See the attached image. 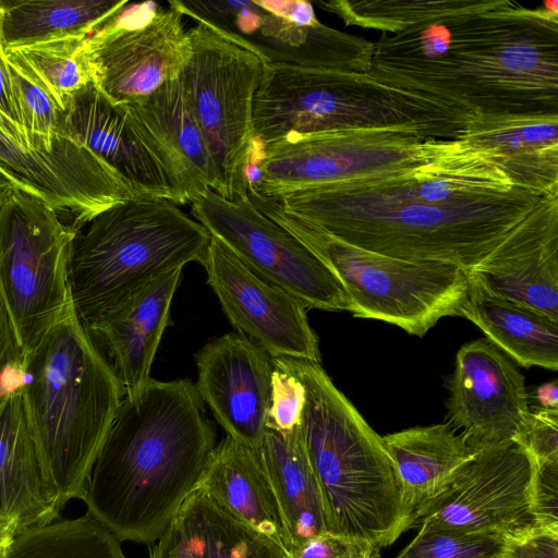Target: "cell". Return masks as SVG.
Returning a JSON list of instances; mask_svg holds the SVG:
<instances>
[{
    "label": "cell",
    "mask_w": 558,
    "mask_h": 558,
    "mask_svg": "<svg viewBox=\"0 0 558 558\" xmlns=\"http://www.w3.org/2000/svg\"><path fill=\"white\" fill-rule=\"evenodd\" d=\"M339 17L381 33L366 76L445 140L484 118L558 114L557 0L343 1Z\"/></svg>",
    "instance_id": "cell-1"
},
{
    "label": "cell",
    "mask_w": 558,
    "mask_h": 558,
    "mask_svg": "<svg viewBox=\"0 0 558 558\" xmlns=\"http://www.w3.org/2000/svg\"><path fill=\"white\" fill-rule=\"evenodd\" d=\"M544 197L514 186L487 154L436 140L413 161L276 198L353 246L470 270Z\"/></svg>",
    "instance_id": "cell-2"
},
{
    "label": "cell",
    "mask_w": 558,
    "mask_h": 558,
    "mask_svg": "<svg viewBox=\"0 0 558 558\" xmlns=\"http://www.w3.org/2000/svg\"><path fill=\"white\" fill-rule=\"evenodd\" d=\"M196 386L150 378L123 397L83 500L120 542L154 544L198 488L216 446Z\"/></svg>",
    "instance_id": "cell-3"
},
{
    "label": "cell",
    "mask_w": 558,
    "mask_h": 558,
    "mask_svg": "<svg viewBox=\"0 0 558 558\" xmlns=\"http://www.w3.org/2000/svg\"><path fill=\"white\" fill-rule=\"evenodd\" d=\"M22 377L32 432L64 508L85 494L123 389L73 304L24 355Z\"/></svg>",
    "instance_id": "cell-4"
},
{
    "label": "cell",
    "mask_w": 558,
    "mask_h": 558,
    "mask_svg": "<svg viewBox=\"0 0 558 558\" xmlns=\"http://www.w3.org/2000/svg\"><path fill=\"white\" fill-rule=\"evenodd\" d=\"M286 361L305 389L302 438L328 532L364 539L379 551L414 523L383 439L319 363Z\"/></svg>",
    "instance_id": "cell-5"
},
{
    "label": "cell",
    "mask_w": 558,
    "mask_h": 558,
    "mask_svg": "<svg viewBox=\"0 0 558 558\" xmlns=\"http://www.w3.org/2000/svg\"><path fill=\"white\" fill-rule=\"evenodd\" d=\"M210 233L174 203L135 197L76 228L69 257L70 295L85 326L157 277L202 264Z\"/></svg>",
    "instance_id": "cell-6"
},
{
    "label": "cell",
    "mask_w": 558,
    "mask_h": 558,
    "mask_svg": "<svg viewBox=\"0 0 558 558\" xmlns=\"http://www.w3.org/2000/svg\"><path fill=\"white\" fill-rule=\"evenodd\" d=\"M251 203L304 243L338 277L355 317L393 324L422 337L445 316H460L468 270L438 262L403 260L348 244L287 211L276 197L247 193Z\"/></svg>",
    "instance_id": "cell-7"
},
{
    "label": "cell",
    "mask_w": 558,
    "mask_h": 558,
    "mask_svg": "<svg viewBox=\"0 0 558 558\" xmlns=\"http://www.w3.org/2000/svg\"><path fill=\"white\" fill-rule=\"evenodd\" d=\"M186 36L179 78L207 144L213 191L229 201L247 197L253 99L267 63L245 38L211 24L197 22Z\"/></svg>",
    "instance_id": "cell-8"
},
{
    "label": "cell",
    "mask_w": 558,
    "mask_h": 558,
    "mask_svg": "<svg viewBox=\"0 0 558 558\" xmlns=\"http://www.w3.org/2000/svg\"><path fill=\"white\" fill-rule=\"evenodd\" d=\"M260 146L295 135L355 129L404 128L444 140L436 123L366 73L307 70L267 63L253 99Z\"/></svg>",
    "instance_id": "cell-9"
},
{
    "label": "cell",
    "mask_w": 558,
    "mask_h": 558,
    "mask_svg": "<svg viewBox=\"0 0 558 558\" xmlns=\"http://www.w3.org/2000/svg\"><path fill=\"white\" fill-rule=\"evenodd\" d=\"M74 231L51 206L16 185L0 199V296L24 355L72 307Z\"/></svg>",
    "instance_id": "cell-10"
},
{
    "label": "cell",
    "mask_w": 558,
    "mask_h": 558,
    "mask_svg": "<svg viewBox=\"0 0 558 558\" xmlns=\"http://www.w3.org/2000/svg\"><path fill=\"white\" fill-rule=\"evenodd\" d=\"M404 128L355 129L255 143L248 192L279 197L415 160L435 142Z\"/></svg>",
    "instance_id": "cell-11"
},
{
    "label": "cell",
    "mask_w": 558,
    "mask_h": 558,
    "mask_svg": "<svg viewBox=\"0 0 558 558\" xmlns=\"http://www.w3.org/2000/svg\"><path fill=\"white\" fill-rule=\"evenodd\" d=\"M191 213L253 271L306 307L352 311L349 294L328 266L247 197L229 201L208 190L191 203Z\"/></svg>",
    "instance_id": "cell-12"
},
{
    "label": "cell",
    "mask_w": 558,
    "mask_h": 558,
    "mask_svg": "<svg viewBox=\"0 0 558 558\" xmlns=\"http://www.w3.org/2000/svg\"><path fill=\"white\" fill-rule=\"evenodd\" d=\"M533 474L532 457L515 441L482 448L415 513L413 526L523 535L539 527L533 511Z\"/></svg>",
    "instance_id": "cell-13"
},
{
    "label": "cell",
    "mask_w": 558,
    "mask_h": 558,
    "mask_svg": "<svg viewBox=\"0 0 558 558\" xmlns=\"http://www.w3.org/2000/svg\"><path fill=\"white\" fill-rule=\"evenodd\" d=\"M202 265L225 315L240 335L270 357L320 362L317 336L299 299L253 271L213 235Z\"/></svg>",
    "instance_id": "cell-14"
},
{
    "label": "cell",
    "mask_w": 558,
    "mask_h": 558,
    "mask_svg": "<svg viewBox=\"0 0 558 558\" xmlns=\"http://www.w3.org/2000/svg\"><path fill=\"white\" fill-rule=\"evenodd\" d=\"M0 171L59 215L72 217L74 229L136 197L117 171L80 142L52 150L32 148L1 125Z\"/></svg>",
    "instance_id": "cell-15"
},
{
    "label": "cell",
    "mask_w": 558,
    "mask_h": 558,
    "mask_svg": "<svg viewBox=\"0 0 558 558\" xmlns=\"http://www.w3.org/2000/svg\"><path fill=\"white\" fill-rule=\"evenodd\" d=\"M119 12L87 37L86 53L96 88L111 102L126 106L179 75L187 36L183 14L171 7L137 28L123 26Z\"/></svg>",
    "instance_id": "cell-16"
},
{
    "label": "cell",
    "mask_w": 558,
    "mask_h": 558,
    "mask_svg": "<svg viewBox=\"0 0 558 558\" xmlns=\"http://www.w3.org/2000/svg\"><path fill=\"white\" fill-rule=\"evenodd\" d=\"M449 392V424L473 451L513 441L531 411L524 376L486 338L458 351Z\"/></svg>",
    "instance_id": "cell-17"
},
{
    "label": "cell",
    "mask_w": 558,
    "mask_h": 558,
    "mask_svg": "<svg viewBox=\"0 0 558 558\" xmlns=\"http://www.w3.org/2000/svg\"><path fill=\"white\" fill-rule=\"evenodd\" d=\"M196 389L234 440L258 451L266 430L271 357L240 333L209 340L196 353Z\"/></svg>",
    "instance_id": "cell-18"
},
{
    "label": "cell",
    "mask_w": 558,
    "mask_h": 558,
    "mask_svg": "<svg viewBox=\"0 0 558 558\" xmlns=\"http://www.w3.org/2000/svg\"><path fill=\"white\" fill-rule=\"evenodd\" d=\"M468 274L487 293L558 319V195L545 196Z\"/></svg>",
    "instance_id": "cell-19"
},
{
    "label": "cell",
    "mask_w": 558,
    "mask_h": 558,
    "mask_svg": "<svg viewBox=\"0 0 558 558\" xmlns=\"http://www.w3.org/2000/svg\"><path fill=\"white\" fill-rule=\"evenodd\" d=\"M124 108L142 142L166 169L179 205L213 190L207 144L179 75Z\"/></svg>",
    "instance_id": "cell-20"
},
{
    "label": "cell",
    "mask_w": 558,
    "mask_h": 558,
    "mask_svg": "<svg viewBox=\"0 0 558 558\" xmlns=\"http://www.w3.org/2000/svg\"><path fill=\"white\" fill-rule=\"evenodd\" d=\"M63 129L117 171L136 197L179 205L166 169L135 132L124 106L108 100L93 82L72 96Z\"/></svg>",
    "instance_id": "cell-21"
},
{
    "label": "cell",
    "mask_w": 558,
    "mask_h": 558,
    "mask_svg": "<svg viewBox=\"0 0 558 558\" xmlns=\"http://www.w3.org/2000/svg\"><path fill=\"white\" fill-rule=\"evenodd\" d=\"M181 274L182 268L167 271L85 326L99 350L109 356L123 397L137 395L150 379Z\"/></svg>",
    "instance_id": "cell-22"
},
{
    "label": "cell",
    "mask_w": 558,
    "mask_h": 558,
    "mask_svg": "<svg viewBox=\"0 0 558 558\" xmlns=\"http://www.w3.org/2000/svg\"><path fill=\"white\" fill-rule=\"evenodd\" d=\"M454 140L492 157L514 186L558 195V114L484 118Z\"/></svg>",
    "instance_id": "cell-23"
},
{
    "label": "cell",
    "mask_w": 558,
    "mask_h": 558,
    "mask_svg": "<svg viewBox=\"0 0 558 558\" xmlns=\"http://www.w3.org/2000/svg\"><path fill=\"white\" fill-rule=\"evenodd\" d=\"M63 509L47 477L22 386L0 404V517L20 532L47 525Z\"/></svg>",
    "instance_id": "cell-24"
},
{
    "label": "cell",
    "mask_w": 558,
    "mask_h": 558,
    "mask_svg": "<svg viewBox=\"0 0 558 558\" xmlns=\"http://www.w3.org/2000/svg\"><path fill=\"white\" fill-rule=\"evenodd\" d=\"M198 488L221 509L290 554L280 507L256 451L226 436L215 446Z\"/></svg>",
    "instance_id": "cell-25"
},
{
    "label": "cell",
    "mask_w": 558,
    "mask_h": 558,
    "mask_svg": "<svg viewBox=\"0 0 558 558\" xmlns=\"http://www.w3.org/2000/svg\"><path fill=\"white\" fill-rule=\"evenodd\" d=\"M257 454L277 497L290 553L328 532L323 496L305 451L301 426L287 433L266 428Z\"/></svg>",
    "instance_id": "cell-26"
},
{
    "label": "cell",
    "mask_w": 558,
    "mask_h": 558,
    "mask_svg": "<svg viewBox=\"0 0 558 558\" xmlns=\"http://www.w3.org/2000/svg\"><path fill=\"white\" fill-rule=\"evenodd\" d=\"M381 439L414 517L475 452L449 423L416 426Z\"/></svg>",
    "instance_id": "cell-27"
},
{
    "label": "cell",
    "mask_w": 558,
    "mask_h": 558,
    "mask_svg": "<svg viewBox=\"0 0 558 558\" xmlns=\"http://www.w3.org/2000/svg\"><path fill=\"white\" fill-rule=\"evenodd\" d=\"M460 316L480 327L488 341L519 365L558 369V319L494 296L471 280Z\"/></svg>",
    "instance_id": "cell-28"
},
{
    "label": "cell",
    "mask_w": 558,
    "mask_h": 558,
    "mask_svg": "<svg viewBox=\"0 0 558 558\" xmlns=\"http://www.w3.org/2000/svg\"><path fill=\"white\" fill-rule=\"evenodd\" d=\"M2 49L66 36H88L102 27L124 0H1Z\"/></svg>",
    "instance_id": "cell-29"
},
{
    "label": "cell",
    "mask_w": 558,
    "mask_h": 558,
    "mask_svg": "<svg viewBox=\"0 0 558 558\" xmlns=\"http://www.w3.org/2000/svg\"><path fill=\"white\" fill-rule=\"evenodd\" d=\"M174 519L193 558H291L287 549L221 509L199 488Z\"/></svg>",
    "instance_id": "cell-30"
},
{
    "label": "cell",
    "mask_w": 558,
    "mask_h": 558,
    "mask_svg": "<svg viewBox=\"0 0 558 558\" xmlns=\"http://www.w3.org/2000/svg\"><path fill=\"white\" fill-rule=\"evenodd\" d=\"M88 36H66L2 50L5 59L64 111L72 96L93 82L86 53Z\"/></svg>",
    "instance_id": "cell-31"
},
{
    "label": "cell",
    "mask_w": 558,
    "mask_h": 558,
    "mask_svg": "<svg viewBox=\"0 0 558 558\" xmlns=\"http://www.w3.org/2000/svg\"><path fill=\"white\" fill-rule=\"evenodd\" d=\"M2 558H128L121 542L88 513L22 531Z\"/></svg>",
    "instance_id": "cell-32"
},
{
    "label": "cell",
    "mask_w": 558,
    "mask_h": 558,
    "mask_svg": "<svg viewBox=\"0 0 558 558\" xmlns=\"http://www.w3.org/2000/svg\"><path fill=\"white\" fill-rule=\"evenodd\" d=\"M508 536L421 524L397 558H505Z\"/></svg>",
    "instance_id": "cell-33"
},
{
    "label": "cell",
    "mask_w": 558,
    "mask_h": 558,
    "mask_svg": "<svg viewBox=\"0 0 558 558\" xmlns=\"http://www.w3.org/2000/svg\"><path fill=\"white\" fill-rule=\"evenodd\" d=\"M271 365L266 428L282 433L291 432L301 426L305 389L286 359L271 357Z\"/></svg>",
    "instance_id": "cell-34"
},
{
    "label": "cell",
    "mask_w": 558,
    "mask_h": 558,
    "mask_svg": "<svg viewBox=\"0 0 558 558\" xmlns=\"http://www.w3.org/2000/svg\"><path fill=\"white\" fill-rule=\"evenodd\" d=\"M535 463L558 460V410L536 408L514 440Z\"/></svg>",
    "instance_id": "cell-35"
},
{
    "label": "cell",
    "mask_w": 558,
    "mask_h": 558,
    "mask_svg": "<svg viewBox=\"0 0 558 558\" xmlns=\"http://www.w3.org/2000/svg\"><path fill=\"white\" fill-rule=\"evenodd\" d=\"M290 555L291 558H377L378 551L364 539L325 532L307 539Z\"/></svg>",
    "instance_id": "cell-36"
},
{
    "label": "cell",
    "mask_w": 558,
    "mask_h": 558,
    "mask_svg": "<svg viewBox=\"0 0 558 558\" xmlns=\"http://www.w3.org/2000/svg\"><path fill=\"white\" fill-rule=\"evenodd\" d=\"M24 353L0 296V404L23 384Z\"/></svg>",
    "instance_id": "cell-37"
},
{
    "label": "cell",
    "mask_w": 558,
    "mask_h": 558,
    "mask_svg": "<svg viewBox=\"0 0 558 558\" xmlns=\"http://www.w3.org/2000/svg\"><path fill=\"white\" fill-rule=\"evenodd\" d=\"M532 501L538 526L558 529V460L534 462Z\"/></svg>",
    "instance_id": "cell-38"
},
{
    "label": "cell",
    "mask_w": 558,
    "mask_h": 558,
    "mask_svg": "<svg viewBox=\"0 0 558 558\" xmlns=\"http://www.w3.org/2000/svg\"><path fill=\"white\" fill-rule=\"evenodd\" d=\"M505 558H558V529L537 527L509 538Z\"/></svg>",
    "instance_id": "cell-39"
},
{
    "label": "cell",
    "mask_w": 558,
    "mask_h": 558,
    "mask_svg": "<svg viewBox=\"0 0 558 558\" xmlns=\"http://www.w3.org/2000/svg\"><path fill=\"white\" fill-rule=\"evenodd\" d=\"M266 12L279 16L296 26H314L319 23L316 19L312 2L305 0L267 1L255 0Z\"/></svg>",
    "instance_id": "cell-40"
},
{
    "label": "cell",
    "mask_w": 558,
    "mask_h": 558,
    "mask_svg": "<svg viewBox=\"0 0 558 558\" xmlns=\"http://www.w3.org/2000/svg\"><path fill=\"white\" fill-rule=\"evenodd\" d=\"M149 558H193L175 519L153 544Z\"/></svg>",
    "instance_id": "cell-41"
},
{
    "label": "cell",
    "mask_w": 558,
    "mask_h": 558,
    "mask_svg": "<svg viewBox=\"0 0 558 558\" xmlns=\"http://www.w3.org/2000/svg\"><path fill=\"white\" fill-rule=\"evenodd\" d=\"M0 112L3 113L16 126H19L22 130V132L24 133V135L26 136L25 131L21 124L19 113H17L16 104H15V99H14L12 85H11V81H10V76H9V72H8L7 62H5V59L3 56L2 47H0ZM26 138H27V136H26ZM27 141H28V138H27ZM28 143H29V141H28Z\"/></svg>",
    "instance_id": "cell-42"
},
{
    "label": "cell",
    "mask_w": 558,
    "mask_h": 558,
    "mask_svg": "<svg viewBox=\"0 0 558 558\" xmlns=\"http://www.w3.org/2000/svg\"><path fill=\"white\" fill-rule=\"evenodd\" d=\"M539 409L558 410V381H549L538 386L534 393Z\"/></svg>",
    "instance_id": "cell-43"
},
{
    "label": "cell",
    "mask_w": 558,
    "mask_h": 558,
    "mask_svg": "<svg viewBox=\"0 0 558 558\" xmlns=\"http://www.w3.org/2000/svg\"><path fill=\"white\" fill-rule=\"evenodd\" d=\"M19 533V525L14 520L0 517V558L7 554Z\"/></svg>",
    "instance_id": "cell-44"
},
{
    "label": "cell",
    "mask_w": 558,
    "mask_h": 558,
    "mask_svg": "<svg viewBox=\"0 0 558 558\" xmlns=\"http://www.w3.org/2000/svg\"><path fill=\"white\" fill-rule=\"evenodd\" d=\"M15 185L3 172L0 171V199L3 195Z\"/></svg>",
    "instance_id": "cell-45"
},
{
    "label": "cell",
    "mask_w": 558,
    "mask_h": 558,
    "mask_svg": "<svg viewBox=\"0 0 558 558\" xmlns=\"http://www.w3.org/2000/svg\"><path fill=\"white\" fill-rule=\"evenodd\" d=\"M2 15H3V9H2L1 0H0V47H2Z\"/></svg>",
    "instance_id": "cell-46"
}]
</instances>
